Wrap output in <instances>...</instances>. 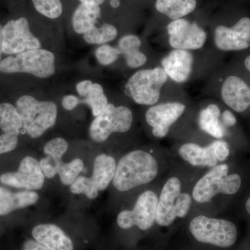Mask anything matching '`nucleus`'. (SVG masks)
<instances>
[{
    "mask_svg": "<svg viewBox=\"0 0 250 250\" xmlns=\"http://www.w3.org/2000/svg\"><path fill=\"white\" fill-rule=\"evenodd\" d=\"M224 103L236 112H243L250 106V87L240 77L230 76L221 90Z\"/></svg>",
    "mask_w": 250,
    "mask_h": 250,
    "instance_id": "15",
    "label": "nucleus"
},
{
    "mask_svg": "<svg viewBox=\"0 0 250 250\" xmlns=\"http://www.w3.org/2000/svg\"><path fill=\"white\" fill-rule=\"evenodd\" d=\"M39 199V194L32 190L12 192L0 187V215H6L15 210L34 205Z\"/></svg>",
    "mask_w": 250,
    "mask_h": 250,
    "instance_id": "18",
    "label": "nucleus"
},
{
    "mask_svg": "<svg viewBox=\"0 0 250 250\" xmlns=\"http://www.w3.org/2000/svg\"><path fill=\"white\" fill-rule=\"evenodd\" d=\"M157 195L151 190L143 192L138 198L132 210L121 211L117 218L120 228L128 229L137 226L141 230H147L154 225L158 205Z\"/></svg>",
    "mask_w": 250,
    "mask_h": 250,
    "instance_id": "9",
    "label": "nucleus"
},
{
    "mask_svg": "<svg viewBox=\"0 0 250 250\" xmlns=\"http://www.w3.org/2000/svg\"><path fill=\"white\" fill-rule=\"evenodd\" d=\"M101 16V9L96 4L82 3L75 10L72 18V27L75 32L85 34L95 27Z\"/></svg>",
    "mask_w": 250,
    "mask_h": 250,
    "instance_id": "21",
    "label": "nucleus"
},
{
    "mask_svg": "<svg viewBox=\"0 0 250 250\" xmlns=\"http://www.w3.org/2000/svg\"><path fill=\"white\" fill-rule=\"evenodd\" d=\"M161 63L168 77L177 83H184L191 74L193 57L188 50L174 49L161 60Z\"/></svg>",
    "mask_w": 250,
    "mask_h": 250,
    "instance_id": "16",
    "label": "nucleus"
},
{
    "mask_svg": "<svg viewBox=\"0 0 250 250\" xmlns=\"http://www.w3.org/2000/svg\"><path fill=\"white\" fill-rule=\"evenodd\" d=\"M110 4H111L112 7L116 9V8L119 7L120 5H121V1H120V0H111Z\"/></svg>",
    "mask_w": 250,
    "mask_h": 250,
    "instance_id": "43",
    "label": "nucleus"
},
{
    "mask_svg": "<svg viewBox=\"0 0 250 250\" xmlns=\"http://www.w3.org/2000/svg\"><path fill=\"white\" fill-rule=\"evenodd\" d=\"M36 241L49 250H73V243L66 233L54 224H42L33 229Z\"/></svg>",
    "mask_w": 250,
    "mask_h": 250,
    "instance_id": "17",
    "label": "nucleus"
},
{
    "mask_svg": "<svg viewBox=\"0 0 250 250\" xmlns=\"http://www.w3.org/2000/svg\"><path fill=\"white\" fill-rule=\"evenodd\" d=\"M93 83L91 81L85 80L82 81L80 83H77L76 85V90L79 95L82 97H85L89 93Z\"/></svg>",
    "mask_w": 250,
    "mask_h": 250,
    "instance_id": "38",
    "label": "nucleus"
},
{
    "mask_svg": "<svg viewBox=\"0 0 250 250\" xmlns=\"http://www.w3.org/2000/svg\"><path fill=\"white\" fill-rule=\"evenodd\" d=\"M141 46V41L138 36L126 35L121 38L118 42V49L121 54H125L136 49H139Z\"/></svg>",
    "mask_w": 250,
    "mask_h": 250,
    "instance_id": "32",
    "label": "nucleus"
},
{
    "mask_svg": "<svg viewBox=\"0 0 250 250\" xmlns=\"http://www.w3.org/2000/svg\"><path fill=\"white\" fill-rule=\"evenodd\" d=\"M22 250H49L40 243L33 240H27L23 244Z\"/></svg>",
    "mask_w": 250,
    "mask_h": 250,
    "instance_id": "39",
    "label": "nucleus"
},
{
    "mask_svg": "<svg viewBox=\"0 0 250 250\" xmlns=\"http://www.w3.org/2000/svg\"><path fill=\"white\" fill-rule=\"evenodd\" d=\"M222 118H223L224 124L227 126H231L236 124V118L233 116V113L228 110L223 112Z\"/></svg>",
    "mask_w": 250,
    "mask_h": 250,
    "instance_id": "40",
    "label": "nucleus"
},
{
    "mask_svg": "<svg viewBox=\"0 0 250 250\" xmlns=\"http://www.w3.org/2000/svg\"><path fill=\"white\" fill-rule=\"evenodd\" d=\"M167 77L160 67L140 70L130 77L126 84V93L139 104H155Z\"/></svg>",
    "mask_w": 250,
    "mask_h": 250,
    "instance_id": "7",
    "label": "nucleus"
},
{
    "mask_svg": "<svg viewBox=\"0 0 250 250\" xmlns=\"http://www.w3.org/2000/svg\"><path fill=\"white\" fill-rule=\"evenodd\" d=\"M186 106L180 103L160 104L151 106L146 113V121L152 126V133L157 138L165 137L171 125L183 114Z\"/></svg>",
    "mask_w": 250,
    "mask_h": 250,
    "instance_id": "14",
    "label": "nucleus"
},
{
    "mask_svg": "<svg viewBox=\"0 0 250 250\" xmlns=\"http://www.w3.org/2000/svg\"><path fill=\"white\" fill-rule=\"evenodd\" d=\"M80 1L82 3H84V4L100 5L103 4L105 0H80Z\"/></svg>",
    "mask_w": 250,
    "mask_h": 250,
    "instance_id": "41",
    "label": "nucleus"
},
{
    "mask_svg": "<svg viewBox=\"0 0 250 250\" xmlns=\"http://www.w3.org/2000/svg\"><path fill=\"white\" fill-rule=\"evenodd\" d=\"M214 149L215 156L218 161H225L229 155L228 143L224 141H216L212 143Z\"/></svg>",
    "mask_w": 250,
    "mask_h": 250,
    "instance_id": "36",
    "label": "nucleus"
},
{
    "mask_svg": "<svg viewBox=\"0 0 250 250\" xmlns=\"http://www.w3.org/2000/svg\"><path fill=\"white\" fill-rule=\"evenodd\" d=\"M81 103V100L75 95H69L64 97L62 100V105L67 111H72Z\"/></svg>",
    "mask_w": 250,
    "mask_h": 250,
    "instance_id": "37",
    "label": "nucleus"
},
{
    "mask_svg": "<svg viewBox=\"0 0 250 250\" xmlns=\"http://www.w3.org/2000/svg\"><path fill=\"white\" fill-rule=\"evenodd\" d=\"M70 191L74 194H83L90 200L98 196L99 190L95 187L91 178L79 176L76 180L70 185Z\"/></svg>",
    "mask_w": 250,
    "mask_h": 250,
    "instance_id": "29",
    "label": "nucleus"
},
{
    "mask_svg": "<svg viewBox=\"0 0 250 250\" xmlns=\"http://www.w3.org/2000/svg\"><path fill=\"white\" fill-rule=\"evenodd\" d=\"M0 71L6 74L29 73L39 78H47L55 72V58L52 52L45 49H29L1 61Z\"/></svg>",
    "mask_w": 250,
    "mask_h": 250,
    "instance_id": "3",
    "label": "nucleus"
},
{
    "mask_svg": "<svg viewBox=\"0 0 250 250\" xmlns=\"http://www.w3.org/2000/svg\"><path fill=\"white\" fill-rule=\"evenodd\" d=\"M39 164L42 173L47 178L52 179L57 174V164L50 156H47L41 159Z\"/></svg>",
    "mask_w": 250,
    "mask_h": 250,
    "instance_id": "35",
    "label": "nucleus"
},
{
    "mask_svg": "<svg viewBox=\"0 0 250 250\" xmlns=\"http://www.w3.org/2000/svg\"><path fill=\"white\" fill-rule=\"evenodd\" d=\"M118 35V30L114 26L104 24L100 27H95L83 34V39L88 44H104L114 40Z\"/></svg>",
    "mask_w": 250,
    "mask_h": 250,
    "instance_id": "25",
    "label": "nucleus"
},
{
    "mask_svg": "<svg viewBox=\"0 0 250 250\" xmlns=\"http://www.w3.org/2000/svg\"><path fill=\"white\" fill-rule=\"evenodd\" d=\"M121 54L119 49L109 45L100 46L95 51V57L98 62L103 65H111L117 61Z\"/></svg>",
    "mask_w": 250,
    "mask_h": 250,
    "instance_id": "31",
    "label": "nucleus"
},
{
    "mask_svg": "<svg viewBox=\"0 0 250 250\" xmlns=\"http://www.w3.org/2000/svg\"><path fill=\"white\" fill-rule=\"evenodd\" d=\"M245 65H246V68L248 69V71L250 72V55L246 59V61H245Z\"/></svg>",
    "mask_w": 250,
    "mask_h": 250,
    "instance_id": "44",
    "label": "nucleus"
},
{
    "mask_svg": "<svg viewBox=\"0 0 250 250\" xmlns=\"http://www.w3.org/2000/svg\"><path fill=\"white\" fill-rule=\"evenodd\" d=\"M0 182L16 188L36 190L43 187L45 175L41 170L39 161L31 156H26L21 161L16 172L1 174Z\"/></svg>",
    "mask_w": 250,
    "mask_h": 250,
    "instance_id": "11",
    "label": "nucleus"
},
{
    "mask_svg": "<svg viewBox=\"0 0 250 250\" xmlns=\"http://www.w3.org/2000/svg\"><path fill=\"white\" fill-rule=\"evenodd\" d=\"M32 2L38 12L50 19H56L62 14L61 0H32Z\"/></svg>",
    "mask_w": 250,
    "mask_h": 250,
    "instance_id": "28",
    "label": "nucleus"
},
{
    "mask_svg": "<svg viewBox=\"0 0 250 250\" xmlns=\"http://www.w3.org/2000/svg\"><path fill=\"white\" fill-rule=\"evenodd\" d=\"M180 181L171 177L161 190L158 200L156 223L160 226L167 227L177 218H184L191 205V197L188 193H182Z\"/></svg>",
    "mask_w": 250,
    "mask_h": 250,
    "instance_id": "5",
    "label": "nucleus"
},
{
    "mask_svg": "<svg viewBox=\"0 0 250 250\" xmlns=\"http://www.w3.org/2000/svg\"><path fill=\"white\" fill-rule=\"evenodd\" d=\"M115 159L107 154H100L95 158L91 178L99 190H104L108 187L114 178L116 171Z\"/></svg>",
    "mask_w": 250,
    "mask_h": 250,
    "instance_id": "20",
    "label": "nucleus"
},
{
    "mask_svg": "<svg viewBox=\"0 0 250 250\" xmlns=\"http://www.w3.org/2000/svg\"><path fill=\"white\" fill-rule=\"evenodd\" d=\"M167 30L170 45L175 49H200L207 40V34L197 23L182 18L171 22Z\"/></svg>",
    "mask_w": 250,
    "mask_h": 250,
    "instance_id": "12",
    "label": "nucleus"
},
{
    "mask_svg": "<svg viewBox=\"0 0 250 250\" xmlns=\"http://www.w3.org/2000/svg\"><path fill=\"white\" fill-rule=\"evenodd\" d=\"M179 153L184 160L193 166L214 167L218 163L212 143L207 147L186 143L179 148Z\"/></svg>",
    "mask_w": 250,
    "mask_h": 250,
    "instance_id": "19",
    "label": "nucleus"
},
{
    "mask_svg": "<svg viewBox=\"0 0 250 250\" xmlns=\"http://www.w3.org/2000/svg\"><path fill=\"white\" fill-rule=\"evenodd\" d=\"M68 143L62 138H56L47 142L44 146V153L50 156L57 164L62 161V156L67 152Z\"/></svg>",
    "mask_w": 250,
    "mask_h": 250,
    "instance_id": "30",
    "label": "nucleus"
},
{
    "mask_svg": "<svg viewBox=\"0 0 250 250\" xmlns=\"http://www.w3.org/2000/svg\"><path fill=\"white\" fill-rule=\"evenodd\" d=\"M81 103L86 104L91 108L93 116L97 117L108 105V100L104 93L103 86L99 83H93L89 93Z\"/></svg>",
    "mask_w": 250,
    "mask_h": 250,
    "instance_id": "27",
    "label": "nucleus"
},
{
    "mask_svg": "<svg viewBox=\"0 0 250 250\" xmlns=\"http://www.w3.org/2000/svg\"><path fill=\"white\" fill-rule=\"evenodd\" d=\"M133 123L132 112L124 106H116L108 104L90 126V137L95 142L103 143L113 133L129 131Z\"/></svg>",
    "mask_w": 250,
    "mask_h": 250,
    "instance_id": "8",
    "label": "nucleus"
},
{
    "mask_svg": "<svg viewBox=\"0 0 250 250\" xmlns=\"http://www.w3.org/2000/svg\"><path fill=\"white\" fill-rule=\"evenodd\" d=\"M16 108L22 118L23 129L33 139L40 137L57 121V106L52 102L39 101L23 95L18 99Z\"/></svg>",
    "mask_w": 250,
    "mask_h": 250,
    "instance_id": "2",
    "label": "nucleus"
},
{
    "mask_svg": "<svg viewBox=\"0 0 250 250\" xmlns=\"http://www.w3.org/2000/svg\"><path fill=\"white\" fill-rule=\"evenodd\" d=\"M123 55L126 60V65L131 68H137L143 66L147 60V57L141 52L140 49L131 51Z\"/></svg>",
    "mask_w": 250,
    "mask_h": 250,
    "instance_id": "33",
    "label": "nucleus"
},
{
    "mask_svg": "<svg viewBox=\"0 0 250 250\" xmlns=\"http://www.w3.org/2000/svg\"><path fill=\"white\" fill-rule=\"evenodd\" d=\"M196 0H157L156 9L171 20L181 19L196 8Z\"/></svg>",
    "mask_w": 250,
    "mask_h": 250,
    "instance_id": "23",
    "label": "nucleus"
},
{
    "mask_svg": "<svg viewBox=\"0 0 250 250\" xmlns=\"http://www.w3.org/2000/svg\"><path fill=\"white\" fill-rule=\"evenodd\" d=\"M41 47L40 41L31 32L25 18L10 21L3 27V53L12 55Z\"/></svg>",
    "mask_w": 250,
    "mask_h": 250,
    "instance_id": "10",
    "label": "nucleus"
},
{
    "mask_svg": "<svg viewBox=\"0 0 250 250\" xmlns=\"http://www.w3.org/2000/svg\"><path fill=\"white\" fill-rule=\"evenodd\" d=\"M157 173V161L150 154L142 150L133 151L118 163L113 186L119 191H127L152 182Z\"/></svg>",
    "mask_w": 250,
    "mask_h": 250,
    "instance_id": "1",
    "label": "nucleus"
},
{
    "mask_svg": "<svg viewBox=\"0 0 250 250\" xmlns=\"http://www.w3.org/2000/svg\"><path fill=\"white\" fill-rule=\"evenodd\" d=\"M229 166L223 164L213 167L195 184L192 197L199 203L210 201L217 194L233 195L239 190L241 178L238 174H228Z\"/></svg>",
    "mask_w": 250,
    "mask_h": 250,
    "instance_id": "6",
    "label": "nucleus"
},
{
    "mask_svg": "<svg viewBox=\"0 0 250 250\" xmlns=\"http://www.w3.org/2000/svg\"><path fill=\"white\" fill-rule=\"evenodd\" d=\"M246 207L248 213L250 215V197L248 198V200H247Z\"/></svg>",
    "mask_w": 250,
    "mask_h": 250,
    "instance_id": "45",
    "label": "nucleus"
},
{
    "mask_svg": "<svg viewBox=\"0 0 250 250\" xmlns=\"http://www.w3.org/2000/svg\"><path fill=\"white\" fill-rule=\"evenodd\" d=\"M2 26L0 24V62H1V56H2Z\"/></svg>",
    "mask_w": 250,
    "mask_h": 250,
    "instance_id": "42",
    "label": "nucleus"
},
{
    "mask_svg": "<svg viewBox=\"0 0 250 250\" xmlns=\"http://www.w3.org/2000/svg\"><path fill=\"white\" fill-rule=\"evenodd\" d=\"M0 128L2 134L16 135L23 128L22 118L11 104H0Z\"/></svg>",
    "mask_w": 250,
    "mask_h": 250,
    "instance_id": "24",
    "label": "nucleus"
},
{
    "mask_svg": "<svg viewBox=\"0 0 250 250\" xmlns=\"http://www.w3.org/2000/svg\"><path fill=\"white\" fill-rule=\"evenodd\" d=\"M83 167V161L80 159H73L69 163H64L62 161L57 164V174L62 184L71 185L82 172Z\"/></svg>",
    "mask_w": 250,
    "mask_h": 250,
    "instance_id": "26",
    "label": "nucleus"
},
{
    "mask_svg": "<svg viewBox=\"0 0 250 250\" xmlns=\"http://www.w3.org/2000/svg\"><path fill=\"white\" fill-rule=\"evenodd\" d=\"M215 46L222 51H239L250 46V18H243L232 27L220 25L215 30Z\"/></svg>",
    "mask_w": 250,
    "mask_h": 250,
    "instance_id": "13",
    "label": "nucleus"
},
{
    "mask_svg": "<svg viewBox=\"0 0 250 250\" xmlns=\"http://www.w3.org/2000/svg\"><path fill=\"white\" fill-rule=\"evenodd\" d=\"M18 135L2 134L0 135V155L11 152L17 147Z\"/></svg>",
    "mask_w": 250,
    "mask_h": 250,
    "instance_id": "34",
    "label": "nucleus"
},
{
    "mask_svg": "<svg viewBox=\"0 0 250 250\" xmlns=\"http://www.w3.org/2000/svg\"><path fill=\"white\" fill-rule=\"evenodd\" d=\"M189 229L197 241L224 248L232 246L238 234L236 225L231 222L205 215L192 219Z\"/></svg>",
    "mask_w": 250,
    "mask_h": 250,
    "instance_id": "4",
    "label": "nucleus"
},
{
    "mask_svg": "<svg viewBox=\"0 0 250 250\" xmlns=\"http://www.w3.org/2000/svg\"><path fill=\"white\" fill-rule=\"evenodd\" d=\"M220 117V110L218 106L215 104L208 105L200 113L198 122L200 129L215 139H223L225 129L219 121Z\"/></svg>",
    "mask_w": 250,
    "mask_h": 250,
    "instance_id": "22",
    "label": "nucleus"
}]
</instances>
